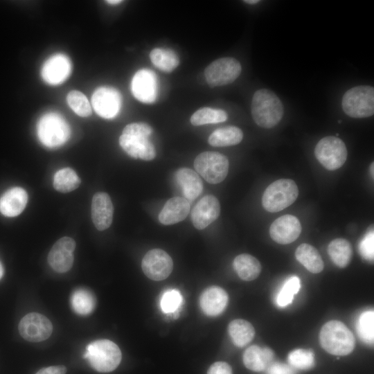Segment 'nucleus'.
Segmentation results:
<instances>
[{
    "label": "nucleus",
    "mask_w": 374,
    "mask_h": 374,
    "mask_svg": "<svg viewBox=\"0 0 374 374\" xmlns=\"http://www.w3.org/2000/svg\"><path fill=\"white\" fill-rule=\"evenodd\" d=\"M3 275V267L2 264L0 262V279L2 278Z\"/></svg>",
    "instance_id": "49530a36"
},
{
    "label": "nucleus",
    "mask_w": 374,
    "mask_h": 374,
    "mask_svg": "<svg viewBox=\"0 0 374 374\" xmlns=\"http://www.w3.org/2000/svg\"><path fill=\"white\" fill-rule=\"evenodd\" d=\"M190 205L184 197L169 199L159 214V221L164 225H171L183 221L190 212Z\"/></svg>",
    "instance_id": "412c9836"
},
{
    "label": "nucleus",
    "mask_w": 374,
    "mask_h": 374,
    "mask_svg": "<svg viewBox=\"0 0 374 374\" xmlns=\"http://www.w3.org/2000/svg\"><path fill=\"white\" fill-rule=\"evenodd\" d=\"M227 114L222 109L202 107L190 117V123L195 126L222 123L226 121Z\"/></svg>",
    "instance_id": "473e14b6"
},
{
    "label": "nucleus",
    "mask_w": 374,
    "mask_h": 374,
    "mask_svg": "<svg viewBox=\"0 0 374 374\" xmlns=\"http://www.w3.org/2000/svg\"><path fill=\"white\" fill-rule=\"evenodd\" d=\"M357 332L359 338L365 343L373 344L374 339V312L365 311L357 320Z\"/></svg>",
    "instance_id": "72a5a7b5"
},
{
    "label": "nucleus",
    "mask_w": 374,
    "mask_h": 374,
    "mask_svg": "<svg viewBox=\"0 0 374 374\" xmlns=\"http://www.w3.org/2000/svg\"><path fill=\"white\" fill-rule=\"evenodd\" d=\"M319 342L326 352L337 356L350 354L355 346L353 332L344 323L337 320L330 321L322 326Z\"/></svg>",
    "instance_id": "f03ea898"
},
{
    "label": "nucleus",
    "mask_w": 374,
    "mask_h": 374,
    "mask_svg": "<svg viewBox=\"0 0 374 374\" xmlns=\"http://www.w3.org/2000/svg\"><path fill=\"white\" fill-rule=\"evenodd\" d=\"M131 89L138 100L144 103L154 102L158 94V82L155 73L145 69L138 71L132 80Z\"/></svg>",
    "instance_id": "4468645a"
},
{
    "label": "nucleus",
    "mask_w": 374,
    "mask_h": 374,
    "mask_svg": "<svg viewBox=\"0 0 374 374\" xmlns=\"http://www.w3.org/2000/svg\"><path fill=\"white\" fill-rule=\"evenodd\" d=\"M141 267L148 278L159 281L166 279L171 274L173 262L165 251L153 249L148 251L143 258Z\"/></svg>",
    "instance_id": "9b49d317"
},
{
    "label": "nucleus",
    "mask_w": 374,
    "mask_h": 374,
    "mask_svg": "<svg viewBox=\"0 0 374 374\" xmlns=\"http://www.w3.org/2000/svg\"><path fill=\"white\" fill-rule=\"evenodd\" d=\"M73 311L80 315L91 314L96 307L93 294L85 288H78L71 294L70 299Z\"/></svg>",
    "instance_id": "c756f323"
},
{
    "label": "nucleus",
    "mask_w": 374,
    "mask_h": 374,
    "mask_svg": "<svg viewBox=\"0 0 374 374\" xmlns=\"http://www.w3.org/2000/svg\"><path fill=\"white\" fill-rule=\"evenodd\" d=\"M227 157L217 152H204L194 161V168L207 182L216 184L222 182L229 171Z\"/></svg>",
    "instance_id": "0eeeda50"
},
{
    "label": "nucleus",
    "mask_w": 374,
    "mask_h": 374,
    "mask_svg": "<svg viewBox=\"0 0 374 374\" xmlns=\"http://www.w3.org/2000/svg\"><path fill=\"white\" fill-rule=\"evenodd\" d=\"M228 332L231 339L238 347H244L253 339L255 330L253 326L244 319H235L230 322Z\"/></svg>",
    "instance_id": "cd10ccee"
},
{
    "label": "nucleus",
    "mask_w": 374,
    "mask_h": 374,
    "mask_svg": "<svg viewBox=\"0 0 374 374\" xmlns=\"http://www.w3.org/2000/svg\"><path fill=\"white\" fill-rule=\"evenodd\" d=\"M240 63L233 57H222L211 62L204 70V76L211 87L233 82L241 73Z\"/></svg>",
    "instance_id": "1a4fd4ad"
},
{
    "label": "nucleus",
    "mask_w": 374,
    "mask_h": 374,
    "mask_svg": "<svg viewBox=\"0 0 374 374\" xmlns=\"http://www.w3.org/2000/svg\"><path fill=\"white\" fill-rule=\"evenodd\" d=\"M287 361L291 367L301 370L310 369L315 364L314 355L310 350H292L287 356Z\"/></svg>",
    "instance_id": "c9c22d12"
},
{
    "label": "nucleus",
    "mask_w": 374,
    "mask_h": 374,
    "mask_svg": "<svg viewBox=\"0 0 374 374\" xmlns=\"http://www.w3.org/2000/svg\"><path fill=\"white\" fill-rule=\"evenodd\" d=\"M301 232L299 219L292 215H284L275 220L270 226L269 234L271 239L281 244L295 241Z\"/></svg>",
    "instance_id": "2eb2a0df"
},
{
    "label": "nucleus",
    "mask_w": 374,
    "mask_h": 374,
    "mask_svg": "<svg viewBox=\"0 0 374 374\" xmlns=\"http://www.w3.org/2000/svg\"><path fill=\"white\" fill-rule=\"evenodd\" d=\"M301 288L300 279L293 276L288 278L276 296V303L280 307H285L292 303L294 295H296Z\"/></svg>",
    "instance_id": "f704fd0d"
},
{
    "label": "nucleus",
    "mask_w": 374,
    "mask_h": 374,
    "mask_svg": "<svg viewBox=\"0 0 374 374\" xmlns=\"http://www.w3.org/2000/svg\"><path fill=\"white\" fill-rule=\"evenodd\" d=\"M243 139L242 130L235 126H227L213 131L208 137V143L214 147L235 145Z\"/></svg>",
    "instance_id": "bb28decb"
},
{
    "label": "nucleus",
    "mask_w": 374,
    "mask_h": 374,
    "mask_svg": "<svg viewBox=\"0 0 374 374\" xmlns=\"http://www.w3.org/2000/svg\"><path fill=\"white\" fill-rule=\"evenodd\" d=\"M220 214V204L218 199L213 195H206L193 208V224L197 229H204L216 220Z\"/></svg>",
    "instance_id": "dca6fc26"
},
{
    "label": "nucleus",
    "mask_w": 374,
    "mask_h": 374,
    "mask_svg": "<svg viewBox=\"0 0 374 374\" xmlns=\"http://www.w3.org/2000/svg\"><path fill=\"white\" fill-rule=\"evenodd\" d=\"M233 266L238 276L245 281L256 279L261 271V265L258 260L247 253L237 256Z\"/></svg>",
    "instance_id": "393cba45"
},
{
    "label": "nucleus",
    "mask_w": 374,
    "mask_h": 374,
    "mask_svg": "<svg viewBox=\"0 0 374 374\" xmlns=\"http://www.w3.org/2000/svg\"><path fill=\"white\" fill-rule=\"evenodd\" d=\"M75 249V242L70 237H62L59 239L51 249L47 260L51 268L58 272L64 273L73 266Z\"/></svg>",
    "instance_id": "f8f14e48"
},
{
    "label": "nucleus",
    "mask_w": 374,
    "mask_h": 374,
    "mask_svg": "<svg viewBox=\"0 0 374 374\" xmlns=\"http://www.w3.org/2000/svg\"><path fill=\"white\" fill-rule=\"evenodd\" d=\"M295 257L311 273L318 274L323 269L321 256L317 249L309 244L299 245L295 251Z\"/></svg>",
    "instance_id": "a878e982"
},
{
    "label": "nucleus",
    "mask_w": 374,
    "mask_h": 374,
    "mask_svg": "<svg viewBox=\"0 0 374 374\" xmlns=\"http://www.w3.org/2000/svg\"><path fill=\"white\" fill-rule=\"evenodd\" d=\"M266 370V374H295L292 367L280 362L271 363Z\"/></svg>",
    "instance_id": "a19ab883"
},
{
    "label": "nucleus",
    "mask_w": 374,
    "mask_h": 374,
    "mask_svg": "<svg viewBox=\"0 0 374 374\" xmlns=\"http://www.w3.org/2000/svg\"><path fill=\"white\" fill-rule=\"evenodd\" d=\"M105 2H107V3L111 4V5H116V4H119L121 2H123V1H121V0H108V1H106Z\"/></svg>",
    "instance_id": "c03bdc74"
},
{
    "label": "nucleus",
    "mask_w": 374,
    "mask_h": 374,
    "mask_svg": "<svg viewBox=\"0 0 374 374\" xmlns=\"http://www.w3.org/2000/svg\"><path fill=\"white\" fill-rule=\"evenodd\" d=\"M298 195L299 188L294 181L280 179L265 189L262 197V206L269 212H278L292 204Z\"/></svg>",
    "instance_id": "39448f33"
},
{
    "label": "nucleus",
    "mask_w": 374,
    "mask_h": 374,
    "mask_svg": "<svg viewBox=\"0 0 374 374\" xmlns=\"http://www.w3.org/2000/svg\"><path fill=\"white\" fill-rule=\"evenodd\" d=\"M28 202L26 191L21 187H13L6 191L0 198V212L6 217L19 215Z\"/></svg>",
    "instance_id": "4be33fe9"
},
{
    "label": "nucleus",
    "mask_w": 374,
    "mask_h": 374,
    "mask_svg": "<svg viewBox=\"0 0 374 374\" xmlns=\"http://www.w3.org/2000/svg\"><path fill=\"white\" fill-rule=\"evenodd\" d=\"M183 297L181 292L175 288L166 290L161 296L159 305L166 314L175 312L181 305Z\"/></svg>",
    "instance_id": "4c0bfd02"
},
{
    "label": "nucleus",
    "mask_w": 374,
    "mask_h": 374,
    "mask_svg": "<svg viewBox=\"0 0 374 374\" xmlns=\"http://www.w3.org/2000/svg\"><path fill=\"white\" fill-rule=\"evenodd\" d=\"M175 178L187 200L193 201L202 193L203 184L195 171L188 168H179L176 172Z\"/></svg>",
    "instance_id": "5701e85b"
},
{
    "label": "nucleus",
    "mask_w": 374,
    "mask_h": 374,
    "mask_svg": "<svg viewBox=\"0 0 374 374\" xmlns=\"http://www.w3.org/2000/svg\"><path fill=\"white\" fill-rule=\"evenodd\" d=\"M228 301V294L224 289L218 286H211L202 293L199 305L206 315L216 317L224 311Z\"/></svg>",
    "instance_id": "aec40b11"
},
{
    "label": "nucleus",
    "mask_w": 374,
    "mask_h": 374,
    "mask_svg": "<svg viewBox=\"0 0 374 374\" xmlns=\"http://www.w3.org/2000/svg\"><path fill=\"white\" fill-rule=\"evenodd\" d=\"M119 144L128 155L134 159L151 161L156 157L155 148L148 137L122 133Z\"/></svg>",
    "instance_id": "a211bd4d"
},
{
    "label": "nucleus",
    "mask_w": 374,
    "mask_h": 374,
    "mask_svg": "<svg viewBox=\"0 0 374 374\" xmlns=\"http://www.w3.org/2000/svg\"><path fill=\"white\" fill-rule=\"evenodd\" d=\"M20 335L26 341L39 342L47 339L53 332V325L44 315L31 312L25 315L18 326Z\"/></svg>",
    "instance_id": "9d476101"
},
{
    "label": "nucleus",
    "mask_w": 374,
    "mask_h": 374,
    "mask_svg": "<svg viewBox=\"0 0 374 374\" xmlns=\"http://www.w3.org/2000/svg\"><path fill=\"white\" fill-rule=\"evenodd\" d=\"M328 253L337 267L344 268L350 262L353 249L350 243L347 240L336 238L328 244Z\"/></svg>",
    "instance_id": "c85d7f7f"
},
{
    "label": "nucleus",
    "mask_w": 374,
    "mask_h": 374,
    "mask_svg": "<svg viewBox=\"0 0 374 374\" xmlns=\"http://www.w3.org/2000/svg\"><path fill=\"white\" fill-rule=\"evenodd\" d=\"M152 132V129L148 124L145 123H133L126 125L122 133L148 138Z\"/></svg>",
    "instance_id": "58836bf2"
},
{
    "label": "nucleus",
    "mask_w": 374,
    "mask_h": 374,
    "mask_svg": "<svg viewBox=\"0 0 374 374\" xmlns=\"http://www.w3.org/2000/svg\"><path fill=\"white\" fill-rule=\"evenodd\" d=\"M373 166H374L373 163H372L371 164V166H370V171H371V175H372L373 178V175H374L373 174Z\"/></svg>",
    "instance_id": "de8ad7c7"
},
{
    "label": "nucleus",
    "mask_w": 374,
    "mask_h": 374,
    "mask_svg": "<svg viewBox=\"0 0 374 374\" xmlns=\"http://www.w3.org/2000/svg\"><path fill=\"white\" fill-rule=\"evenodd\" d=\"M314 154L319 162L328 170H335L346 162L348 151L344 141L337 136L321 139L316 145Z\"/></svg>",
    "instance_id": "6e6552de"
},
{
    "label": "nucleus",
    "mask_w": 374,
    "mask_h": 374,
    "mask_svg": "<svg viewBox=\"0 0 374 374\" xmlns=\"http://www.w3.org/2000/svg\"><path fill=\"white\" fill-rule=\"evenodd\" d=\"M242 359L248 369L260 372L266 370L271 364L273 352L269 348L252 345L244 350Z\"/></svg>",
    "instance_id": "b1692460"
},
{
    "label": "nucleus",
    "mask_w": 374,
    "mask_h": 374,
    "mask_svg": "<svg viewBox=\"0 0 374 374\" xmlns=\"http://www.w3.org/2000/svg\"><path fill=\"white\" fill-rule=\"evenodd\" d=\"M91 103L94 110L100 116L112 118L120 111L121 96L114 88L101 87L93 92Z\"/></svg>",
    "instance_id": "ddd939ff"
},
{
    "label": "nucleus",
    "mask_w": 374,
    "mask_h": 374,
    "mask_svg": "<svg viewBox=\"0 0 374 374\" xmlns=\"http://www.w3.org/2000/svg\"><path fill=\"white\" fill-rule=\"evenodd\" d=\"M66 371L64 366H51L41 368L35 374H65Z\"/></svg>",
    "instance_id": "37998d69"
},
{
    "label": "nucleus",
    "mask_w": 374,
    "mask_h": 374,
    "mask_svg": "<svg viewBox=\"0 0 374 374\" xmlns=\"http://www.w3.org/2000/svg\"><path fill=\"white\" fill-rule=\"evenodd\" d=\"M71 62L62 53L50 57L43 64L41 70L42 79L48 84L56 85L62 83L71 73Z\"/></svg>",
    "instance_id": "f3484780"
},
{
    "label": "nucleus",
    "mask_w": 374,
    "mask_h": 374,
    "mask_svg": "<svg viewBox=\"0 0 374 374\" xmlns=\"http://www.w3.org/2000/svg\"><path fill=\"white\" fill-rule=\"evenodd\" d=\"M251 115L258 126L271 128L282 119L283 106L273 91L267 89H259L254 93L252 98Z\"/></svg>",
    "instance_id": "f257e3e1"
},
{
    "label": "nucleus",
    "mask_w": 374,
    "mask_h": 374,
    "mask_svg": "<svg viewBox=\"0 0 374 374\" xmlns=\"http://www.w3.org/2000/svg\"><path fill=\"white\" fill-rule=\"evenodd\" d=\"M150 58L154 66L167 73L172 71L179 64L177 53L169 48H155L151 51Z\"/></svg>",
    "instance_id": "7c9ffc66"
},
{
    "label": "nucleus",
    "mask_w": 374,
    "mask_h": 374,
    "mask_svg": "<svg viewBox=\"0 0 374 374\" xmlns=\"http://www.w3.org/2000/svg\"><path fill=\"white\" fill-rule=\"evenodd\" d=\"M91 219L99 231L108 229L113 220L114 206L109 195L104 192L96 193L92 198Z\"/></svg>",
    "instance_id": "6ab92c4d"
},
{
    "label": "nucleus",
    "mask_w": 374,
    "mask_h": 374,
    "mask_svg": "<svg viewBox=\"0 0 374 374\" xmlns=\"http://www.w3.org/2000/svg\"><path fill=\"white\" fill-rule=\"evenodd\" d=\"M81 180L76 172L70 168L57 170L53 177V188L61 193H69L80 186Z\"/></svg>",
    "instance_id": "2f4dec72"
},
{
    "label": "nucleus",
    "mask_w": 374,
    "mask_h": 374,
    "mask_svg": "<svg viewBox=\"0 0 374 374\" xmlns=\"http://www.w3.org/2000/svg\"><path fill=\"white\" fill-rule=\"evenodd\" d=\"M373 231H369L359 243V252L361 255L366 260H373V244H374Z\"/></svg>",
    "instance_id": "ea45409f"
},
{
    "label": "nucleus",
    "mask_w": 374,
    "mask_h": 374,
    "mask_svg": "<svg viewBox=\"0 0 374 374\" xmlns=\"http://www.w3.org/2000/svg\"><path fill=\"white\" fill-rule=\"evenodd\" d=\"M207 374H233L230 365L224 362L213 363L208 368Z\"/></svg>",
    "instance_id": "79ce46f5"
},
{
    "label": "nucleus",
    "mask_w": 374,
    "mask_h": 374,
    "mask_svg": "<svg viewBox=\"0 0 374 374\" xmlns=\"http://www.w3.org/2000/svg\"><path fill=\"white\" fill-rule=\"evenodd\" d=\"M37 133L40 142L44 146L56 148L68 141L70 136V127L61 115L50 112L39 119Z\"/></svg>",
    "instance_id": "20e7f679"
},
{
    "label": "nucleus",
    "mask_w": 374,
    "mask_h": 374,
    "mask_svg": "<svg viewBox=\"0 0 374 374\" xmlns=\"http://www.w3.org/2000/svg\"><path fill=\"white\" fill-rule=\"evenodd\" d=\"M83 357L96 371L109 373L118 367L122 355L114 342L108 339H98L87 346Z\"/></svg>",
    "instance_id": "7ed1b4c3"
},
{
    "label": "nucleus",
    "mask_w": 374,
    "mask_h": 374,
    "mask_svg": "<svg viewBox=\"0 0 374 374\" xmlns=\"http://www.w3.org/2000/svg\"><path fill=\"white\" fill-rule=\"evenodd\" d=\"M66 100L69 107L78 116L87 117L91 115V105L82 92L76 90L70 91L66 96Z\"/></svg>",
    "instance_id": "e433bc0d"
},
{
    "label": "nucleus",
    "mask_w": 374,
    "mask_h": 374,
    "mask_svg": "<svg viewBox=\"0 0 374 374\" xmlns=\"http://www.w3.org/2000/svg\"><path fill=\"white\" fill-rule=\"evenodd\" d=\"M344 112L353 118H366L374 114V88L361 85L348 90L342 98Z\"/></svg>",
    "instance_id": "423d86ee"
},
{
    "label": "nucleus",
    "mask_w": 374,
    "mask_h": 374,
    "mask_svg": "<svg viewBox=\"0 0 374 374\" xmlns=\"http://www.w3.org/2000/svg\"><path fill=\"white\" fill-rule=\"evenodd\" d=\"M244 2L248 4H256V3H259L260 1L259 0H244Z\"/></svg>",
    "instance_id": "a18cd8bd"
}]
</instances>
